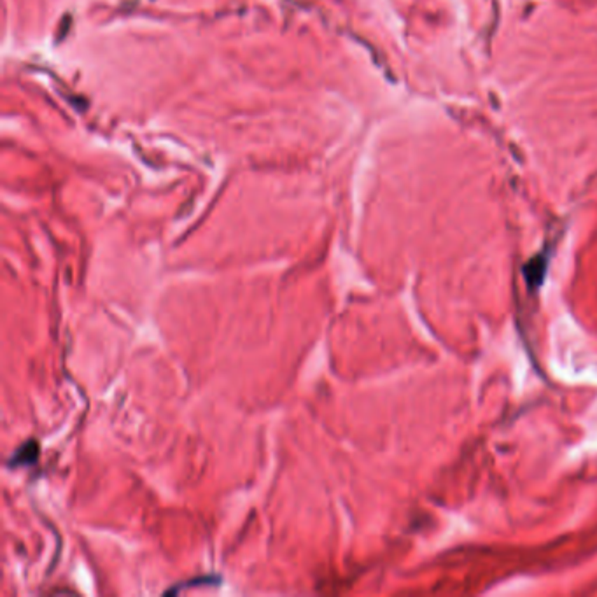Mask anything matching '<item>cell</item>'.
Returning <instances> with one entry per match:
<instances>
[{
    "instance_id": "obj_1",
    "label": "cell",
    "mask_w": 597,
    "mask_h": 597,
    "mask_svg": "<svg viewBox=\"0 0 597 597\" xmlns=\"http://www.w3.org/2000/svg\"><path fill=\"white\" fill-rule=\"evenodd\" d=\"M39 457V445H37L36 440H30L25 442L15 454H13L11 461H9V466H29L34 464Z\"/></svg>"
}]
</instances>
